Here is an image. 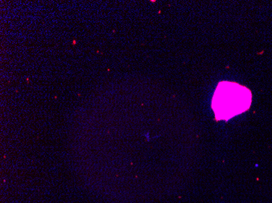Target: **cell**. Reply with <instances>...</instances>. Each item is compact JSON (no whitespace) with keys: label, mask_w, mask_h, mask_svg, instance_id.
<instances>
[{"label":"cell","mask_w":272,"mask_h":203,"mask_svg":"<svg viewBox=\"0 0 272 203\" xmlns=\"http://www.w3.org/2000/svg\"><path fill=\"white\" fill-rule=\"evenodd\" d=\"M252 93L236 82L222 81L217 85L212 101V108L217 120H228L248 111Z\"/></svg>","instance_id":"1"}]
</instances>
